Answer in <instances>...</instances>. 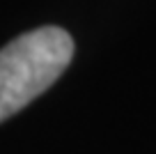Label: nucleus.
<instances>
[{
    "label": "nucleus",
    "instance_id": "nucleus-1",
    "mask_svg": "<svg viewBox=\"0 0 156 154\" xmlns=\"http://www.w3.org/2000/svg\"><path fill=\"white\" fill-rule=\"evenodd\" d=\"M73 39L58 25L23 32L0 48V122L46 92L69 67Z\"/></svg>",
    "mask_w": 156,
    "mask_h": 154
}]
</instances>
